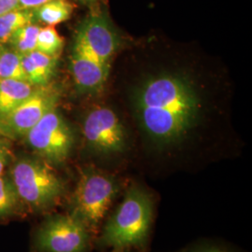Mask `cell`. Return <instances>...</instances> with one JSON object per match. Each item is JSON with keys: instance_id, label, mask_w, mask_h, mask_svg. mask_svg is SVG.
<instances>
[{"instance_id": "6da1fadb", "label": "cell", "mask_w": 252, "mask_h": 252, "mask_svg": "<svg viewBox=\"0 0 252 252\" xmlns=\"http://www.w3.org/2000/svg\"><path fill=\"white\" fill-rule=\"evenodd\" d=\"M135 108L147 135L158 145L175 144L188 133L199 109L192 85L177 75H160L137 91Z\"/></svg>"}, {"instance_id": "7a4b0ae2", "label": "cell", "mask_w": 252, "mask_h": 252, "mask_svg": "<svg viewBox=\"0 0 252 252\" xmlns=\"http://www.w3.org/2000/svg\"><path fill=\"white\" fill-rule=\"evenodd\" d=\"M154 215V201L148 189L134 183L102 226L98 246L112 250L141 251L147 247Z\"/></svg>"}, {"instance_id": "3957f363", "label": "cell", "mask_w": 252, "mask_h": 252, "mask_svg": "<svg viewBox=\"0 0 252 252\" xmlns=\"http://www.w3.org/2000/svg\"><path fill=\"white\" fill-rule=\"evenodd\" d=\"M115 177L94 167L84 169L74 191L70 215L78 219L90 233H96L120 195Z\"/></svg>"}, {"instance_id": "277c9868", "label": "cell", "mask_w": 252, "mask_h": 252, "mask_svg": "<svg viewBox=\"0 0 252 252\" xmlns=\"http://www.w3.org/2000/svg\"><path fill=\"white\" fill-rule=\"evenodd\" d=\"M11 177L18 199L33 209L49 208L63 195L62 180L45 162L23 159L12 168Z\"/></svg>"}, {"instance_id": "5b68a950", "label": "cell", "mask_w": 252, "mask_h": 252, "mask_svg": "<svg viewBox=\"0 0 252 252\" xmlns=\"http://www.w3.org/2000/svg\"><path fill=\"white\" fill-rule=\"evenodd\" d=\"M30 147L53 163L64 162L72 150V131L54 109L48 112L27 135Z\"/></svg>"}, {"instance_id": "8992f818", "label": "cell", "mask_w": 252, "mask_h": 252, "mask_svg": "<svg viewBox=\"0 0 252 252\" xmlns=\"http://www.w3.org/2000/svg\"><path fill=\"white\" fill-rule=\"evenodd\" d=\"M90 232L75 217L54 216L36 234V247L41 252H89Z\"/></svg>"}, {"instance_id": "52a82bcc", "label": "cell", "mask_w": 252, "mask_h": 252, "mask_svg": "<svg viewBox=\"0 0 252 252\" xmlns=\"http://www.w3.org/2000/svg\"><path fill=\"white\" fill-rule=\"evenodd\" d=\"M83 135L91 150L101 155L124 153L127 147L125 127L110 108L91 111L83 124Z\"/></svg>"}, {"instance_id": "ba28073f", "label": "cell", "mask_w": 252, "mask_h": 252, "mask_svg": "<svg viewBox=\"0 0 252 252\" xmlns=\"http://www.w3.org/2000/svg\"><path fill=\"white\" fill-rule=\"evenodd\" d=\"M120 38L106 10L91 14L78 28L74 48L103 63L116 53Z\"/></svg>"}, {"instance_id": "9c48e42d", "label": "cell", "mask_w": 252, "mask_h": 252, "mask_svg": "<svg viewBox=\"0 0 252 252\" xmlns=\"http://www.w3.org/2000/svg\"><path fill=\"white\" fill-rule=\"evenodd\" d=\"M57 100L58 93L54 89L45 85L38 86L20 106L3 116L0 129L4 134L13 137L27 135L48 112L54 109Z\"/></svg>"}, {"instance_id": "30bf717a", "label": "cell", "mask_w": 252, "mask_h": 252, "mask_svg": "<svg viewBox=\"0 0 252 252\" xmlns=\"http://www.w3.org/2000/svg\"><path fill=\"white\" fill-rule=\"evenodd\" d=\"M70 68L77 86L83 92H99L108 79L109 63H103L94 57L73 49Z\"/></svg>"}, {"instance_id": "8fae6325", "label": "cell", "mask_w": 252, "mask_h": 252, "mask_svg": "<svg viewBox=\"0 0 252 252\" xmlns=\"http://www.w3.org/2000/svg\"><path fill=\"white\" fill-rule=\"evenodd\" d=\"M21 55L27 81L36 86L46 85L54 75L57 58L36 50Z\"/></svg>"}, {"instance_id": "7c38bea8", "label": "cell", "mask_w": 252, "mask_h": 252, "mask_svg": "<svg viewBox=\"0 0 252 252\" xmlns=\"http://www.w3.org/2000/svg\"><path fill=\"white\" fill-rule=\"evenodd\" d=\"M34 90V85L28 81L0 79V116L17 108Z\"/></svg>"}, {"instance_id": "4fadbf2b", "label": "cell", "mask_w": 252, "mask_h": 252, "mask_svg": "<svg viewBox=\"0 0 252 252\" xmlns=\"http://www.w3.org/2000/svg\"><path fill=\"white\" fill-rule=\"evenodd\" d=\"M74 5L68 0H49L34 9L35 17L48 27H54L71 17Z\"/></svg>"}, {"instance_id": "5bb4252c", "label": "cell", "mask_w": 252, "mask_h": 252, "mask_svg": "<svg viewBox=\"0 0 252 252\" xmlns=\"http://www.w3.org/2000/svg\"><path fill=\"white\" fill-rule=\"evenodd\" d=\"M35 12L32 9H18L0 16V41H9L20 28L34 24Z\"/></svg>"}, {"instance_id": "9a60e30c", "label": "cell", "mask_w": 252, "mask_h": 252, "mask_svg": "<svg viewBox=\"0 0 252 252\" xmlns=\"http://www.w3.org/2000/svg\"><path fill=\"white\" fill-rule=\"evenodd\" d=\"M0 79L27 81L22 63V55L18 52L2 50L0 53Z\"/></svg>"}, {"instance_id": "2e32d148", "label": "cell", "mask_w": 252, "mask_h": 252, "mask_svg": "<svg viewBox=\"0 0 252 252\" xmlns=\"http://www.w3.org/2000/svg\"><path fill=\"white\" fill-rule=\"evenodd\" d=\"M63 37L54 27H40L36 39V51L57 58L63 50Z\"/></svg>"}, {"instance_id": "e0dca14e", "label": "cell", "mask_w": 252, "mask_h": 252, "mask_svg": "<svg viewBox=\"0 0 252 252\" xmlns=\"http://www.w3.org/2000/svg\"><path fill=\"white\" fill-rule=\"evenodd\" d=\"M40 27L34 24L20 28L16 31L9 41L19 54H27L36 51V39Z\"/></svg>"}, {"instance_id": "ac0fdd59", "label": "cell", "mask_w": 252, "mask_h": 252, "mask_svg": "<svg viewBox=\"0 0 252 252\" xmlns=\"http://www.w3.org/2000/svg\"><path fill=\"white\" fill-rule=\"evenodd\" d=\"M18 196L12 182L0 176V216L9 213L16 205Z\"/></svg>"}, {"instance_id": "d6986e66", "label": "cell", "mask_w": 252, "mask_h": 252, "mask_svg": "<svg viewBox=\"0 0 252 252\" xmlns=\"http://www.w3.org/2000/svg\"><path fill=\"white\" fill-rule=\"evenodd\" d=\"M182 252H235L233 249L222 244L203 242L189 246Z\"/></svg>"}, {"instance_id": "ffe728a7", "label": "cell", "mask_w": 252, "mask_h": 252, "mask_svg": "<svg viewBox=\"0 0 252 252\" xmlns=\"http://www.w3.org/2000/svg\"><path fill=\"white\" fill-rule=\"evenodd\" d=\"M18 9H22L18 0H0V16Z\"/></svg>"}, {"instance_id": "44dd1931", "label": "cell", "mask_w": 252, "mask_h": 252, "mask_svg": "<svg viewBox=\"0 0 252 252\" xmlns=\"http://www.w3.org/2000/svg\"><path fill=\"white\" fill-rule=\"evenodd\" d=\"M49 0H18L19 5L22 9H35L48 2Z\"/></svg>"}, {"instance_id": "7402d4cb", "label": "cell", "mask_w": 252, "mask_h": 252, "mask_svg": "<svg viewBox=\"0 0 252 252\" xmlns=\"http://www.w3.org/2000/svg\"><path fill=\"white\" fill-rule=\"evenodd\" d=\"M7 157H8L7 151L5 150V148L3 146L0 145V176H1L2 172L4 170L5 164H6V162H7Z\"/></svg>"}, {"instance_id": "603a6c76", "label": "cell", "mask_w": 252, "mask_h": 252, "mask_svg": "<svg viewBox=\"0 0 252 252\" xmlns=\"http://www.w3.org/2000/svg\"><path fill=\"white\" fill-rule=\"evenodd\" d=\"M110 252H135L133 250H112Z\"/></svg>"}, {"instance_id": "cb8c5ba5", "label": "cell", "mask_w": 252, "mask_h": 252, "mask_svg": "<svg viewBox=\"0 0 252 252\" xmlns=\"http://www.w3.org/2000/svg\"><path fill=\"white\" fill-rule=\"evenodd\" d=\"M76 1H80L84 4H93L94 2H95V0H76Z\"/></svg>"}, {"instance_id": "d4e9b609", "label": "cell", "mask_w": 252, "mask_h": 252, "mask_svg": "<svg viewBox=\"0 0 252 252\" xmlns=\"http://www.w3.org/2000/svg\"><path fill=\"white\" fill-rule=\"evenodd\" d=\"M1 52H2V50H1V48H0V53H1Z\"/></svg>"}]
</instances>
